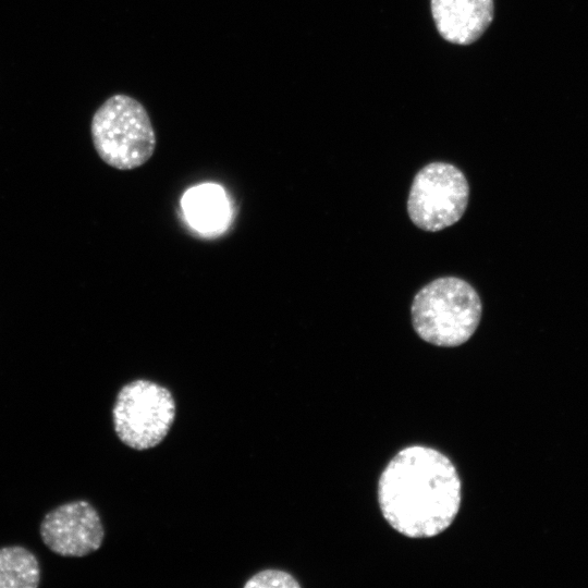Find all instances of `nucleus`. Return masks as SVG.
<instances>
[{
  "instance_id": "obj_1",
  "label": "nucleus",
  "mask_w": 588,
  "mask_h": 588,
  "mask_svg": "<svg viewBox=\"0 0 588 588\" xmlns=\"http://www.w3.org/2000/svg\"><path fill=\"white\" fill-rule=\"evenodd\" d=\"M378 501L385 520L409 538L444 531L461 505V480L452 462L422 445L401 450L378 483Z\"/></svg>"
},
{
  "instance_id": "obj_2",
  "label": "nucleus",
  "mask_w": 588,
  "mask_h": 588,
  "mask_svg": "<svg viewBox=\"0 0 588 588\" xmlns=\"http://www.w3.org/2000/svg\"><path fill=\"white\" fill-rule=\"evenodd\" d=\"M482 305L476 290L455 277L438 278L413 298L411 315L424 341L444 347L467 342L476 331Z\"/></svg>"
},
{
  "instance_id": "obj_3",
  "label": "nucleus",
  "mask_w": 588,
  "mask_h": 588,
  "mask_svg": "<svg viewBox=\"0 0 588 588\" xmlns=\"http://www.w3.org/2000/svg\"><path fill=\"white\" fill-rule=\"evenodd\" d=\"M90 134L99 158L118 170L143 166L156 148V134L145 107L124 94L111 96L96 110Z\"/></svg>"
},
{
  "instance_id": "obj_4",
  "label": "nucleus",
  "mask_w": 588,
  "mask_h": 588,
  "mask_svg": "<svg viewBox=\"0 0 588 588\" xmlns=\"http://www.w3.org/2000/svg\"><path fill=\"white\" fill-rule=\"evenodd\" d=\"M175 418V402L164 387L144 379L123 385L112 409L118 438L134 450L158 445Z\"/></svg>"
},
{
  "instance_id": "obj_5",
  "label": "nucleus",
  "mask_w": 588,
  "mask_h": 588,
  "mask_svg": "<svg viewBox=\"0 0 588 588\" xmlns=\"http://www.w3.org/2000/svg\"><path fill=\"white\" fill-rule=\"evenodd\" d=\"M469 186L464 173L451 163L431 162L412 183L407 211L421 230L436 232L453 225L464 215Z\"/></svg>"
},
{
  "instance_id": "obj_6",
  "label": "nucleus",
  "mask_w": 588,
  "mask_h": 588,
  "mask_svg": "<svg viewBox=\"0 0 588 588\" xmlns=\"http://www.w3.org/2000/svg\"><path fill=\"white\" fill-rule=\"evenodd\" d=\"M44 543L61 556L82 558L97 551L105 530L96 509L87 501L64 503L48 512L40 524Z\"/></svg>"
},
{
  "instance_id": "obj_7",
  "label": "nucleus",
  "mask_w": 588,
  "mask_h": 588,
  "mask_svg": "<svg viewBox=\"0 0 588 588\" xmlns=\"http://www.w3.org/2000/svg\"><path fill=\"white\" fill-rule=\"evenodd\" d=\"M431 14L439 34L455 45H470L490 26L493 0H430Z\"/></svg>"
},
{
  "instance_id": "obj_8",
  "label": "nucleus",
  "mask_w": 588,
  "mask_h": 588,
  "mask_svg": "<svg viewBox=\"0 0 588 588\" xmlns=\"http://www.w3.org/2000/svg\"><path fill=\"white\" fill-rule=\"evenodd\" d=\"M182 208L189 224L203 233L222 229L229 217L225 193L215 184L189 188L182 198Z\"/></svg>"
},
{
  "instance_id": "obj_9",
  "label": "nucleus",
  "mask_w": 588,
  "mask_h": 588,
  "mask_svg": "<svg viewBox=\"0 0 588 588\" xmlns=\"http://www.w3.org/2000/svg\"><path fill=\"white\" fill-rule=\"evenodd\" d=\"M40 581L37 558L21 546L0 548V588H35Z\"/></svg>"
},
{
  "instance_id": "obj_10",
  "label": "nucleus",
  "mask_w": 588,
  "mask_h": 588,
  "mask_svg": "<svg viewBox=\"0 0 588 588\" xmlns=\"http://www.w3.org/2000/svg\"><path fill=\"white\" fill-rule=\"evenodd\" d=\"M245 588H298L297 580L287 572L264 569L253 575L244 585Z\"/></svg>"
}]
</instances>
